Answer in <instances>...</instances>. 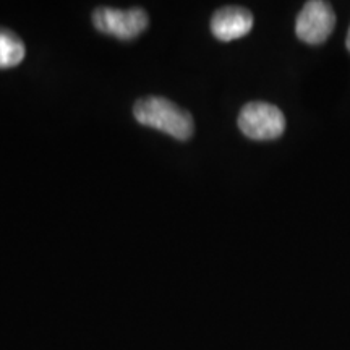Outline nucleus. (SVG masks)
Returning a JSON list of instances; mask_svg holds the SVG:
<instances>
[{
	"label": "nucleus",
	"instance_id": "1",
	"mask_svg": "<svg viewBox=\"0 0 350 350\" xmlns=\"http://www.w3.org/2000/svg\"><path fill=\"white\" fill-rule=\"evenodd\" d=\"M133 116L139 125L163 131L178 142H188L193 137L195 124L190 112L161 96H150L137 100Z\"/></svg>",
	"mask_w": 350,
	"mask_h": 350
},
{
	"label": "nucleus",
	"instance_id": "2",
	"mask_svg": "<svg viewBox=\"0 0 350 350\" xmlns=\"http://www.w3.org/2000/svg\"><path fill=\"white\" fill-rule=\"evenodd\" d=\"M239 129L247 138L255 142H269L279 138L286 130L282 111L269 103H248L239 113Z\"/></svg>",
	"mask_w": 350,
	"mask_h": 350
},
{
	"label": "nucleus",
	"instance_id": "3",
	"mask_svg": "<svg viewBox=\"0 0 350 350\" xmlns=\"http://www.w3.org/2000/svg\"><path fill=\"white\" fill-rule=\"evenodd\" d=\"M93 23L99 33L122 39V41H130V39L138 38L148 28L150 18H148V13L139 7L129 8V10L99 7L93 13Z\"/></svg>",
	"mask_w": 350,
	"mask_h": 350
},
{
	"label": "nucleus",
	"instance_id": "4",
	"mask_svg": "<svg viewBox=\"0 0 350 350\" xmlns=\"http://www.w3.org/2000/svg\"><path fill=\"white\" fill-rule=\"evenodd\" d=\"M336 26V13L327 2L312 0L306 2L295 20V33L306 44L325 42Z\"/></svg>",
	"mask_w": 350,
	"mask_h": 350
},
{
	"label": "nucleus",
	"instance_id": "5",
	"mask_svg": "<svg viewBox=\"0 0 350 350\" xmlns=\"http://www.w3.org/2000/svg\"><path fill=\"white\" fill-rule=\"evenodd\" d=\"M253 28V15L243 7L219 8L211 18V33L222 42L247 36Z\"/></svg>",
	"mask_w": 350,
	"mask_h": 350
},
{
	"label": "nucleus",
	"instance_id": "6",
	"mask_svg": "<svg viewBox=\"0 0 350 350\" xmlns=\"http://www.w3.org/2000/svg\"><path fill=\"white\" fill-rule=\"evenodd\" d=\"M25 44L13 31L0 29V70L13 68L23 62Z\"/></svg>",
	"mask_w": 350,
	"mask_h": 350
},
{
	"label": "nucleus",
	"instance_id": "7",
	"mask_svg": "<svg viewBox=\"0 0 350 350\" xmlns=\"http://www.w3.org/2000/svg\"><path fill=\"white\" fill-rule=\"evenodd\" d=\"M345 46H347V49L350 52V28H349V33H347V39H345Z\"/></svg>",
	"mask_w": 350,
	"mask_h": 350
}]
</instances>
